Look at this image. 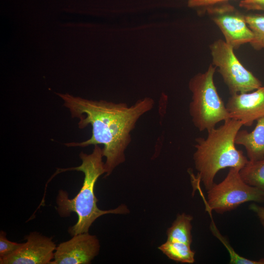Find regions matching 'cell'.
Segmentation results:
<instances>
[{
	"label": "cell",
	"mask_w": 264,
	"mask_h": 264,
	"mask_svg": "<svg viewBox=\"0 0 264 264\" xmlns=\"http://www.w3.org/2000/svg\"><path fill=\"white\" fill-rule=\"evenodd\" d=\"M72 118L79 119V129L88 125L92 128L90 138L81 142L65 143L67 147H85L103 145L105 177L125 161V150L132 141L131 132L144 114L152 109L154 101L150 97L139 99L129 106L125 103L90 100L68 94H58Z\"/></svg>",
	"instance_id": "1"
},
{
	"label": "cell",
	"mask_w": 264,
	"mask_h": 264,
	"mask_svg": "<svg viewBox=\"0 0 264 264\" xmlns=\"http://www.w3.org/2000/svg\"><path fill=\"white\" fill-rule=\"evenodd\" d=\"M94 146L93 152L90 154H88L82 152L80 154L82 162L81 165L58 169L52 176L62 172L74 170L81 171L84 174L82 187L74 198H69L66 191L61 190L56 198V210L61 217H67L71 212L75 213L78 216L77 222L68 229V232L72 236L88 232L93 222L104 215L126 214L129 212L128 208L124 204L116 208L108 210H103L98 207L94 186L98 177L106 173V170L104 162L102 161L103 149L98 145Z\"/></svg>",
	"instance_id": "2"
},
{
	"label": "cell",
	"mask_w": 264,
	"mask_h": 264,
	"mask_svg": "<svg viewBox=\"0 0 264 264\" xmlns=\"http://www.w3.org/2000/svg\"><path fill=\"white\" fill-rule=\"evenodd\" d=\"M242 126L240 121L230 118L207 131L206 138H196L193 159L197 175L207 190L214 183L220 170L232 167L241 170L248 162L242 151L235 146L236 134Z\"/></svg>",
	"instance_id": "3"
},
{
	"label": "cell",
	"mask_w": 264,
	"mask_h": 264,
	"mask_svg": "<svg viewBox=\"0 0 264 264\" xmlns=\"http://www.w3.org/2000/svg\"><path fill=\"white\" fill-rule=\"evenodd\" d=\"M216 70L212 64L205 72L198 73L189 82L192 94L189 113L194 125L200 132L208 131L218 123L231 118L214 83Z\"/></svg>",
	"instance_id": "4"
},
{
	"label": "cell",
	"mask_w": 264,
	"mask_h": 264,
	"mask_svg": "<svg viewBox=\"0 0 264 264\" xmlns=\"http://www.w3.org/2000/svg\"><path fill=\"white\" fill-rule=\"evenodd\" d=\"M240 170L238 168H229L225 178L218 184L214 183L207 190V209L222 214L246 202L264 201V193L246 184L242 178Z\"/></svg>",
	"instance_id": "5"
},
{
	"label": "cell",
	"mask_w": 264,
	"mask_h": 264,
	"mask_svg": "<svg viewBox=\"0 0 264 264\" xmlns=\"http://www.w3.org/2000/svg\"><path fill=\"white\" fill-rule=\"evenodd\" d=\"M212 65L218 68L230 95L253 91L262 86L261 81L240 62L234 48L219 39L209 46Z\"/></svg>",
	"instance_id": "6"
},
{
	"label": "cell",
	"mask_w": 264,
	"mask_h": 264,
	"mask_svg": "<svg viewBox=\"0 0 264 264\" xmlns=\"http://www.w3.org/2000/svg\"><path fill=\"white\" fill-rule=\"evenodd\" d=\"M205 9L220 28L225 42L234 50L252 41L253 34L246 22L245 15L232 5L225 2Z\"/></svg>",
	"instance_id": "7"
},
{
	"label": "cell",
	"mask_w": 264,
	"mask_h": 264,
	"mask_svg": "<svg viewBox=\"0 0 264 264\" xmlns=\"http://www.w3.org/2000/svg\"><path fill=\"white\" fill-rule=\"evenodd\" d=\"M25 240L26 242L13 253L0 259V264H50L57 247L51 237L32 232Z\"/></svg>",
	"instance_id": "8"
},
{
	"label": "cell",
	"mask_w": 264,
	"mask_h": 264,
	"mask_svg": "<svg viewBox=\"0 0 264 264\" xmlns=\"http://www.w3.org/2000/svg\"><path fill=\"white\" fill-rule=\"evenodd\" d=\"M99 240L88 232L72 236L57 247L50 264H88L98 254Z\"/></svg>",
	"instance_id": "9"
},
{
	"label": "cell",
	"mask_w": 264,
	"mask_h": 264,
	"mask_svg": "<svg viewBox=\"0 0 264 264\" xmlns=\"http://www.w3.org/2000/svg\"><path fill=\"white\" fill-rule=\"evenodd\" d=\"M230 118L250 127L264 116V86L246 93L231 95L226 104Z\"/></svg>",
	"instance_id": "10"
},
{
	"label": "cell",
	"mask_w": 264,
	"mask_h": 264,
	"mask_svg": "<svg viewBox=\"0 0 264 264\" xmlns=\"http://www.w3.org/2000/svg\"><path fill=\"white\" fill-rule=\"evenodd\" d=\"M235 144L243 146L249 160L256 161L264 158V116L257 120L254 129L249 132L245 130H239L235 139Z\"/></svg>",
	"instance_id": "11"
},
{
	"label": "cell",
	"mask_w": 264,
	"mask_h": 264,
	"mask_svg": "<svg viewBox=\"0 0 264 264\" xmlns=\"http://www.w3.org/2000/svg\"><path fill=\"white\" fill-rule=\"evenodd\" d=\"M193 219L191 215L185 213L178 214L167 230V241L181 242L191 245Z\"/></svg>",
	"instance_id": "12"
},
{
	"label": "cell",
	"mask_w": 264,
	"mask_h": 264,
	"mask_svg": "<svg viewBox=\"0 0 264 264\" xmlns=\"http://www.w3.org/2000/svg\"><path fill=\"white\" fill-rule=\"evenodd\" d=\"M191 245L183 242L167 241L158 248L168 258L182 263L192 264L195 262V251Z\"/></svg>",
	"instance_id": "13"
},
{
	"label": "cell",
	"mask_w": 264,
	"mask_h": 264,
	"mask_svg": "<svg viewBox=\"0 0 264 264\" xmlns=\"http://www.w3.org/2000/svg\"><path fill=\"white\" fill-rule=\"evenodd\" d=\"M242 180L264 193V158L250 161L240 170Z\"/></svg>",
	"instance_id": "14"
},
{
	"label": "cell",
	"mask_w": 264,
	"mask_h": 264,
	"mask_svg": "<svg viewBox=\"0 0 264 264\" xmlns=\"http://www.w3.org/2000/svg\"><path fill=\"white\" fill-rule=\"evenodd\" d=\"M246 22L253 34V39L249 43L257 50L264 49V15H245Z\"/></svg>",
	"instance_id": "15"
},
{
	"label": "cell",
	"mask_w": 264,
	"mask_h": 264,
	"mask_svg": "<svg viewBox=\"0 0 264 264\" xmlns=\"http://www.w3.org/2000/svg\"><path fill=\"white\" fill-rule=\"evenodd\" d=\"M211 229L214 235L220 240L228 250L230 257V264H264V258L261 259L258 261H253L242 257L235 252L227 240L219 233L214 223H212Z\"/></svg>",
	"instance_id": "16"
},
{
	"label": "cell",
	"mask_w": 264,
	"mask_h": 264,
	"mask_svg": "<svg viewBox=\"0 0 264 264\" xmlns=\"http://www.w3.org/2000/svg\"><path fill=\"white\" fill-rule=\"evenodd\" d=\"M22 243H17L8 240L5 232H0V259L6 257L15 251Z\"/></svg>",
	"instance_id": "17"
},
{
	"label": "cell",
	"mask_w": 264,
	"mask_h": 264,
	"mask_svg": "<svg viewBox=\"0 0 264 264\" xmlns=\"http://www.w3.org/2000/svg\"><path fill=\"white\" fill-rule=\"evenodd\" d=\"M239 6L246 10L264 11V0H242Z\"/></svg>",
	"instance_id": "18"
},
{
	"label": "cell",
	"mask_w": 264,
	"mask_h": 264,
	"mask_svg": "<svg viewBox=\"0 0 264 264\" xmlns=\"http://www.w3.org/2000/svg\"><path fill=\"white\" fill-rule=\"evenodd\" d=\"M230 0H188V5L190 7H202L204 9L212 6L228 2Z\"/></svg>",
	"instance_id": "19"
},
{
	"label": "cell",
	"mask_w": 264,
	"mask_h": 264,
	"mask_svg": "<svg viewBox=\"0 0 264 264\" xmlns=\"http://www.w3.org/2000/svg\"><path fill=\"white\" fill-rule=\"evenodd\" d=\"M250 210L255 212L260 220H264V207L256 204H252L249 206Z\"/></svg>",
	"instance_id": "20"
},
{
	"label": "cell",
	"mask_w": 264,
	"mask_h": 264,
	"mask_svg": "<svg viewBox=\"0 0 264 264\" xmlns=\"http://www.w3.org/2000/svg\"><path fill=\"white\" fill-rule=\"evenodd\" d=\"M261 223L264 228V220H260Z\"/></svg>",
	"instance_id": "21"
}]
</instances>
